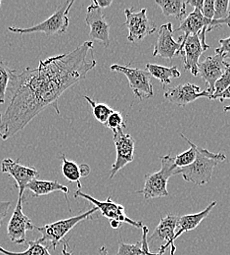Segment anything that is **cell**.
<instances>
[{
  "instance_id": "obj_1",
  "label": "cell",
  "mask_w": 230,
  "mask_h": 255,
  "mask_svg": "<svg viewBox=\"0 0 230 255\" xmlns=\"http://www.w3.org/2000/svg\"><path fill=\"white\" fill-rule=\"evenodd\" d=\"M92 49L93 42L85 41L71 52L41 60L36 68L13 70L6 93L9 102L0 112V139L16 135L48 106L59 114V97L95 68L96 60L87 59Z\"/></svg>"
},
{
  "instance_id": "obj_2",
  "label": "cell",
  "mask_w": 230,
  "mask_h": 255,
  "mask_svg": "<svg viewBox=\"0 0 230 255\" xmlns=\"http://www.w3.org/2000/svg\"><path fill=\"white\" fill-rule=\"evenodd\" d=\"M196 159L185 168H178L175 175H181L186 182L203 186L212 181L214 169L218 163L224 162L226 155L223 153H213L206 148L196 145Z\"/></svg>"
},
{
  "instance_id": "obj_3",
  "label": "cell",
  "mask_w": 230,
  "mask_h": 255,
  "mask_svg": "<svg viewBox=\"0 0 230 255\" xmlns=\"http://www.w3.org/2000/svg\"><path fill=\"white\" fill-rule=\"evenodd\" d=\"M161 170L153 174H147L145 176L143 189L137 191L138 193L142 194L145 199L165 197L169 195L167 191V183L169 178L175 175L178 168L175 166L173 157H171L170 154L163 156L161 158Z\"/></svg>"
},
{
  "instance_id": "obj_4",
  "label": "cell",
  "mask_w": 230,
  "mask_h": 255,
  "mask_svg": "<svg viewBox=\"0 0 230 255\" xmlns=\"http://www.w3.org/2000/svg\"><path fill=\"white\" fill-rule=\"evenodd\" d=\"M74 4V1H66L59 5L55 12L45 21L33 26L31 28L22 29V28H15L9 27L8 31L14 33L20 34H27V33H35V32H42L46 35H60L65 33L69 27L70 19H69V12Z\"/></svg>"
},
{
  "instance_id": "obj_5",
  "label": "cell",
  "mask_w": 230,
  "mask_h": 255,
  "mask_svg": "<svg viewBox=\"0 0 230 255\" xmlns=\"http://www.w3.org/2000/svg\"><path fill=\"white\" fill-rule=\"evenodd\" d=\"M97 211H98V208L93 207L92 209L82 214L73 216L63 220H59L54 223L46 224L42 227H35L37 231L42 235V237L39 238V240L45 247L55 251L56 247L62 242L64 237L77 224L87 218H91V215Z\"/></svg>"
},
{
  "instance_id": "obj_6",
  "label": "cell",
  "mask_w": 230,
  "mask_h": 255,
  "mask_svg": "<svg viewBox=\"0 0 230 255\" xmlns=\"http://www.w3.org/2000/svg\"><path fill=\"white\" fill-rule=\"evenodd\" d=\"M178 219L179 216L174 214H168L162 218L154 233L150 237H147L148 246L150 245L153 248L159 247L158 254L161 255H164V251L170 247V255H174L176 248L173 239L177 230Z\"/></svg>"
},
{
  "instance_id": "obj_7",
  "label": "cell",
  "mask_w": 230,
  "mask_h": 255,
  "mask_svg": "<svg viewBox=\"0 0 230 255\" xmlns=\"http://www.w3.org/2000/svg\"><path fill=\"white\" fill-rule=\"evenodd\" d=\"M110 69L112 72L122 73L128 78L130 87L134 96L139 99L149 98L154 96L151 83L152 76L147 71L137 68H131L129 66H121L119 64L112 65Z\"/></svg>"
},
{
  "instance_id": "obj_8",
  "label": "cell",
  "mask_w": 230,
  "mask_h": 255,
  "mask_svg": "<svg viewBox=\"0 0 230 255\" xmlns=\"http://www.w3.org/2000/svg\"><path fill=\"white\" fill-rule=\"evenodd\" d=\"M74 197L75 198L82 197L86 200H89L91 203H93L95 205V207L98 208V210L101 211L102 215L104 217L108 218L110 221H117L121 224H130L135 228L143 227V223L141 221H135V220L131 219L130 217H128L126 214L125 206L114 202L111 197H108L107 200H105V201H100V200L95 199L93 196L82 192L80 190H77L75 192Z\"/></svg>"
},
{
  "instance_id": "obj_9",
  "label": "cell",
  "mask_w": 230,
  "mask_h": 255,
  "mask_svg": "<svg viewBox=\"0 0 230 255\" xmlns=\"http://www.w3.org/2000/svg\"><path fill=\"white\" fill-rule=\"evenodd\" d=\"M124 129L125 128H121L113 131V140L116 146L117 156L110 172V179H113L121 169H123L129 163H132L134 159L135 141L132 135L126 133Z\"/></svg>"
},
{
  "instance_id": "obj_10",
  "label": "cell",
  "mask_w": 230,
  "mask_h": 255,
  "mask_svg": "<svg viewBox=\"0 0 230 255\" xmlns=\"http://www.w3.org/2000/svg\"><path fill=\"white\" fill-rule=\"evenodd\" d=\"M223 25L230 27V18L221 21L209 20L203 16L201 11L194 9L192 13H190L185 19L182 20L180 26L175 30V32H183V35H181V39L185 40L189 35L200 34V32L203 30L211 32L215 29L222 27Z\"/></svg>"
},
{
  "instance_id": "obj_11",
  "label": "cell",
  "mask_w": 230,
  "mask_h": 255,
  "mask_svg": "<svg viewBox=\"0 0 230 255\" xmlns=\"http://www.w3.org/2000/svg\"><path fill=\"white\" fill-rule=\"evenodd\" d=\"M146 9H141L139 12H133V9H126L125 15L127 18L126 26L129 30L128 40L131 42H137L142 40L145 36L153 34L157 31L154 23H151L146 16Z\"/></svg>"
},
{
  "instance_id": "obj_12",
  "label": "cell",
  "mask_w": 230,
  "mask_h": 255,
  "mask_svg": "<svg viewBox=\"0 0 230 255\" xmlns=\"http://www.w3.org/2000/svg\"><path fill=\"white\" fill-rule=\"evenodd\" d=\"M1 171L4 174H8L16 181V185L19 189V197L21 198H24L28 184L39 176V172L34 167L24 166L19 160L14 161L11 158H5L2 161Z\"/></svg>"
},
{
  "instance_id": "obj_13",
  "label": "cell",
  "mask_w": 230,
  "mask_h": 255,
  "mask_svg": "<svg viewBox=\"0 0 230 255\" xmlns=\"http://www.w3.org/2000/svg\"><path fill=\"white\" fill-rule=\"evenodd\" d=\"M23 203L24 198L19 197L16 208L7 227L9 239L18 245L25 244L27 241V232L33 231L35 228L30 218L23 212Z\"/></svg>"
},
{
  "instance_id": "obj_14",
  "label": "cell",
  "mask_w": 230,
  "mask_h": 255,
  "mask_svg": "<svg viewBox=\"0 0 230 255\" xmlns=\"http://www.w3.org/2000/svg\"><path fill=\"white\" fill-rule=\"evenodd\" d=\"M227 65L228 62L225 59V55L221 54L208 56L202 62L198 64V75L207 84V91L210 96L214 94L215 84L225 73Z\"/></svg>"
},
{
  "instance_id": "obj_15",
  "label": "cell",
  "mask_w": 230,
  "mask_h": 255,
  "mask_svg": "<svg viewBox=\"0 0 230 255\" xmlns=\"http://www.w3.org/2000/svg\"><path fill=\"white\" fill-rule=\"evenodd\" d=\"M86 25L89 27V36L100 41L105 47L110 45V24L102 13V9L92 1L91 5L87 7V13L85 17Z\"/></svg>"
},
{
  "instance_id": "obj_16",
  "label": "cell",
  "mask_w": 230,
  "mask_h": 255,
  "mask_svg": "<svg viewBox=\"0 0 230 255\" xmlns=\"http://www.w3.org/2000/svg\"><path fill=\"white\" fill-rule=\"evenodd\" d=\"M210 48V45H204L199 34L189 35L181 42L179 55H181L184 69L190 71L193 76H198V64L202 53Z\"/></svg>"
},
{
  "instance_id": "obj_17",
  "label": "cell",
  "mask_w": 230,
  "mask_h": 255,
  "mask_svg": "<svg viewBox=\"0 0 230 255\" xmlns=\"http://www.w3.org/2000/svg\"><path fill=\"white\" fill-rule=\"evenodd\" d=\"M173 32L174 31L171 23L164 24L160 28L158 40L153 52L154 57L159 56L164 59L171 60L176 55H179L182 39L180 36L178 41L174 40L172 36Z\"/></svg>"
},
{
  "instance_id": "obj_18",
  "label": "cell",
  "mask_w": 230,
  "mask_h": 255,
  "mask_svg": "<svg viewBox=\"0 0 230 255\" xmlns=\"http://www.w3.org/2000/svg\"><path fill=\"white\" fill-rule=\"evenodd\" d=\"M200 97H210L208 91H200V88L191 83H185L178 85L174 88L168 89L164 93V98L169 102L178 105L185 106L188 103L195 101Z\"/></svg>"
},
{
  "instance_id": "obj_19",
  "label": "cell",
  "mask_w": 230,
  "mask_h": 255,
  "mask_svg": "<svg viewBox=\"0 0 230 255\" xmlns=\"http://www.w3.org/2000/svg\"><path fill=\"white\" fill-rule=\"evenodd\" d=\"M217 205V201H212L203 211L194 213V214H187L180 216L177 223V230L174 236L173 241L178 239L182 234L192 231L196 229L200 223L210 214L212 209Z\"/></svg>"
},
{
  "instance_id": "obj_20",
  "label": "cell",
  "mask_w": 230,
  "mask_h": 255,
  "mask_svg": "<svg viewBox=\"0 0 230 255\" xmlns=\"http://www.w3.org/2000/svg\"><path fill=\"white\" fill-rule=\"evenodd\" d=\"M26 190L32 191L34 197L47 195V194H50V193L55 192V191H61V192L64 193L67 203L69 205L68 196H67L68 192H69V189H68L67 186L61 185L57 181H45V180L35 179V180L32 181L30 184H28ZM69 208H70V205H69ZM70 210H71V208H70Z\"/></svg>"
},
{
  "instance_id": "obj_21",
  "label": "cell",
  "mask_w": 230,
  "mask_h": 255,
  "mask_svg": "<svg viewBox=\"0 0 230 255\" xmlns=\"http://www.w3.org/2000/svg\"><path fill=\"white\" fill-rule=\"evenodd\" d=\"M147 72L154 78L158 79L162 84L166 86L171 83L172 78H179L180 72L177 67H164L156 64L147 63L145 66Z\"/></svg>"
},
{
  "instance_id": "obj_22",
  "label": "cell",
  "mask_w": 230,
  "mask_h": 255,
  "mask_svg": "<svg viewBox=\"0 0 230 255\" xmlns=\"http://www.w3.org/2000/svg\"><path fill=\"white\" fill-rule=\"evenodd\" d=\"M156 3L161 7L165 17H175L182 20L186 15L187 4L183 0H157Z\"/></svg>"
},
{
  "instance_id": "obj_23",
  "label": "cell",
  "mask_w": 230,
  "mask_h": 255,
  "mask_svg": "<svg viewBox=\"0 0 230 255\" xmlns=\"http://www.w3.org/2000/svg\"><path fill=\"white\" fill-rule=\"evenodd\" d=\"M61 160H62V167H61L62 175L70 183H77V189L80 190L81 189V183H80L81 175H80L79 165H77L74 161L67 159L66 155L64 153L61 156Z\"/></svg>"
},
{
  "instance_id": "obj_24",
  "label": "cell",
  "mask_w": 230,
  "mask_h": 255,
  "mask_svg": "<svg viewBox=\"0 0 230 255\" xmlns=\"http://www.w3.org/2000/svg\"><path fill=\"white\" fill-rule=\"evenodd\" d=\"M180 136H181V138H183L190 145V148L188 150L184 151L183 153L178 154L177 156H175L173 158L175 166L179 169L180 168H185V167H188L189 165H191L196 159V155H197L196 144H194L192 141H190V139H188L183 133H180Z\"/></svg>"
},
{
  "instance_id": "obj_25",
  "label": "cell",
  "mask_w": 230,
  "mask_h": 255,
  "mask_svg": "<svg viewBox=\"0 0 230 255\" xmlns=\"http://www.w3.org/2000/svg\"><path fill=\"white\" fill-rule=\"evenodd\" d=\"M0 254L5 255H51L47 247H45L39 239L29 242V248L25 252L15 253L9 252L0 247Z\"/></svg>"
},
{
  "instance_id": "obj_26",
  "label": "cell",
  "mask_w": 230,
  "mask_h": 255,
  "mask_svg": "<svg viewBox=\"0 0 230 255\" xmlns=\"http://www.w3.org/2000/svg\"><path fill=\"white\" fill-rule=\"evenodd\" d=\"M84 98L86 99V101L92 107V112H93V116L95 117V119L99 121L100 123L105 125L109 116L114 112V110L105 103H99V102L94 101L89 96H84Z\"/></svg>"
},
{
  "instance_id": "obj_27",
  "label": "cell",
  "mask_w": 230,
  "mask_h": 255,
  "mask_svg": "<svg viewBox=\"0 0 230 255\" xmlns=\"http://www.w3.org/2000/svg\"><path fill=\"white\" fill-rule=\"evenodd\" d=\"M12 72L13 70L0 57V104H4L6 101V93Z\"/></svg>"
},
{
  "instance_id": "obj_28",
  "label": "cell",
  "mask_w": 230,
  "mask_h": 255,
  "mask_svg": "<svg viewBox=\"0 0 230 255\" xmlns=\"http://www.w3.org/2000/svg\"><path fill=\"white\" fill-rule=\"evenodd\" d=\"M229 0H216L215 1V15L213 20L221 21L230 18V11H229Z\"/></svg>"
},
{
  "instance_id": "obj_29",
  "label": "cell",
  "mask_w": 230,
  "mask_h": 255,
  "mask_svg": "<svg viewBox=\"0 0 230 255\" xmlns=\"http://www.w3.org/2000/svg\"><path fill=\"white\" fill-rule=\"evenodd\" d=\"M230 86V64L228 62L227 68L223 76L215 84V91L212 96H218L225 92Z\"/></svg>"
},
{
  "instance_id": "obj_30",
  "label": "cell",
  "mask_w": 230,
  "mask_h": 255,
  "mask_svg": "<svg viewBox=\"0 0 230 255\" xmlns=\"http://www.w3.org/2000/svg\"><path fill=\"white\" fill-rule=\"evenodd\" d=\"M141 255V243L126 244L122 239L119 242V251L117 255Z\"/></svg>"
},
{
  "instance_id": "obj_31",
  "label": "cell",
  "mask_w": 230,
  "mask_h": 255,
  "mask_svg": "<svg viewBox=\"0 0 230 255\" xmlns=\"http://www.w3.org/2000/svg\"><path fill=\"white\" fill-rule=\"evenodd\" d=\"M105 126L109 128H111L113 131L123 128H126V123L124 121V117L123 115L118 112V111H114L108 118L107 122L105 123Z\"/></svg>"
},
{
  "instance_id": "obj_32",
  "label": "cell",
  "mask_w": 230,
  "mask_h": 255,
  "mask_svg": "<svg viewBox=\"0 0 230 255\" xmlns=\"http://www.w3.org/2000/svg\"><path fill=\"white\" fill-rule=\"evenodd\" d=\"M141 230H142V238H141V241H140V243H141V255H164L150 252L149 246H148V243H147V237H148V233H149L148 227L143 225Z\"/></svg>"
},
{
  "instance_id": "obj_33",
  "label": "cell",
  "mask_w": 230,
  "mask_h": 255,
  "mask_svg": "<svg viewBox=\"0 0 230 255\" xmlns=\"http://www.w3.org/2000/svg\"><path fill=\"white\" fill-rule=\"evenodd\" d=\"M202 14L205 18H207L209 20H213L214 15H215V1L214 0L204 1Z\"/></svg>"
},
{
  "instance_id": "obj_34",
  "label": "cell",
  "mask_w": 230,
  "mask_h": 255,
  "mask_svg": "<svg viewBox=\"0 0 230 255\" xmlns=\"http://www.w3.org/2000/svg\"><path fill=\"white\" fill-rule=\"evenodd\" d=\"M219 43H220V47H218L215 50L216 54H221V55L230 54V36L228 38L220 39Z\"/></svg>"
},
{
  "instance_id": "obj_35",
  "label": "cell",
  "mask_w": 230,
  "mask_h": 255,
  "mask_svg": "<svg viewBox=\"0 0 230 255\" xmlns=\"http://www.w3.org/2000/svg\"><path fill=\"white\" fill-rule=\"evenodd\" d=\"M12 205L11 201H2L0 200V227L2 225L3 220L8 215V211Z\"/></svg>"
},
{
  "instance_id": "obj_36",
  "label": "cell",
  "mask_w": 230,
  "mask_h": 255,
  "mask_svg": "<svg viewBox=\"0 0 230 255\" xmlns=\"http://www.w3.org/2000/svg\"><path fill=\"white\" fill-rule=\"evenodd\" d=\"M210 99H220L221 102H223L225 99H230V86L222 94L218 95V96H210Z\"/></svg>"
},
{
  "instance_id": "obj_37",
  "label": "cell",
  "mask_w": 230,
  "mask_h": 255,
  "mask_svg": "<svg viewBox=\"0 0 230 255\" xmlns=\"http://www.w3.org/2000/svg\"><path fill=\"white\" fill-rule=\"evenodd\" d=\"M186 4L193 6L195 10H199L202 12L203 6H204V0H188L186 1Z\"/></svg>"
},
{
  "instance_id": "obj_38",
  "label": "cell",
  "mask_w": 230,
  "mask_h": 255,
  "mask_svg": "<svg viewBox=\"0 0 230 255\" xmlns=\"http://www.w3.org/2000/svg\"><path fill=\"white\" fill-rule=\"evenodd\" d=\"M93 2L98 6L99 8H108L112 5V0H93Z\"/></svg>"
},
{
  "instance_id": "obj_39",
  "label": "cell",
  "mask_w": 230,
  "mask_h": 255,
  "mask_svg": "<svg viewBox=\"0 0 230 255\" xmlns=\"http://www.w3.org/2000/svg\"><path fill=\"white\" fill-rule=\"evenodd\" d=\"M79 170H80V175L82 177H87L90 174V167L87 164H81L79 165Z\"/></svg>"
},
{
  "instance_id": "obj_40",
  "label": "cell",
  "mask_w": 230,
  "mask_h": 255,
  "mask_svg": "<svg viewBox=\"0 0 230 255\" xmlns=\"http://www.w3.org/2000/svg\"><path fill=\"white\" fill-rule=\"evenodd\" d=\"M62 255H73L72 252H68V245L66 242L63 243V249H62Z\"/></svg>"
},
{
  "instance_id": "obj_41",
  "label": "cell",
  "mask_w": 230,
  "mask_h": 255,
  "mask_svg": "<svg viewBox=\"0 0 230 255\" xmlns=\"http://www.w3.org/2000/svg\"><path fill=\"white\" fill-rule=\"evenodd\" d=\"M110 225L113 229H119L122 226V224L119 223L117 221H110Z\"/></svg>"
},
{
  "instance_id": "obj_42",
  "label": "cell",
  "mask_w": 230,
  "mask_h": 255,
  "mask_svg": "<svg viewBox=\"0 0 230 255\" xmlns=\"http://www.w3.org/2000/svg\"><path fill=\"white\" fill-rule=\"evenodd\" d=\"M106 248L105 247H102L100 250H99V255H105V253H106Z\"/></svg>"
},
{
  "instance_id": "obj_43",
  "label": "cell",
  "mask_w": 230,
  "mask_h": 255,
  "mask_svg": "<svg viewBox=\"0 0 230 255\" xmlns=\"http://www.w3.org/2000/svg\"><path fill=\"white\" fill-rule=\"evenodd\" d=\"M229 111H230V105H229V106H225V107H224V112H229Z\"/></svg>"
},
{
  "instance_id": "obj_44",
  "label": "cell",
  "mask_w": 230,
  "mask_h": 255,
  "mask_svg": "<svg viewBox=\"0 0 230 255\" xmlns=\"http://www.w3.org/2000/svg\"><path fill=\"white\" fill-rule=\"evenodd\" d=\"M225 59H227V60H230V54H227V55H225Z\"/></svg>"
},
{
  "instance_id": "obj_45",
  "label": "cell",
  "mask_w": 230,
  "mask_h": 255,
  "mask_svg": "<svg viewBox=\"0 0 230 255\" xmlns=\"http://www.w3.org/2000/svg\"><path fill=\"white\" fill-rule=\"evenodd\" d=\"M105 255H109L108 254H107V251H106V253H105Z\"/></svg>"
},
{
  "instance_id": "obj_46",
  "label": "cell",
  "mask_w": 230,
  "mask_h": 255,
  "mask_svg": "<svg viewBox=\"0 0 230 255\" xmlns=\"http://www.w3.org/2000/svg\"><path fill=\"white\" fill-rule=\"evenodd\" d=\"M1 4H2V2H1V1H0V7H1Z\"/></svg>"
}]
</instances>
